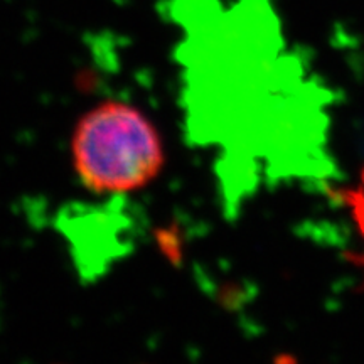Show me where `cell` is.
<instances>
[{"mask_svg":"<svg viewBox=\"0 0 364 364\" xmlns=\"http://www.w3.org/2000/svg\"><path fill=\"white\" fill-rule=\"evenodd\" d=\"M71 159L85 189L127 194L161 174L166 154L161 134L142 110L110 100L81 117L71 136Z\"/></svg>","mask_w":364,"mask_h":364,"instance_id":"1","label":"cell"},{"mask_svg":"<svg viewBox=\"0 0 364 364\" xmlns=\"http://www.w3.org/2000/svg\"><path fill=\"white\" fill-rule=\"evenodd\" d=\"M336 199H339V203L349 209V215H351L354 225L358 228V233L364 241V167L359 172L358 182L351 188H339L334 191ZM353 260L364 265V253L354 255Z\"/></svg>","mask_w":364,"mask_h":364,"instance_id":"2","label":"cell"}]
</instances>
